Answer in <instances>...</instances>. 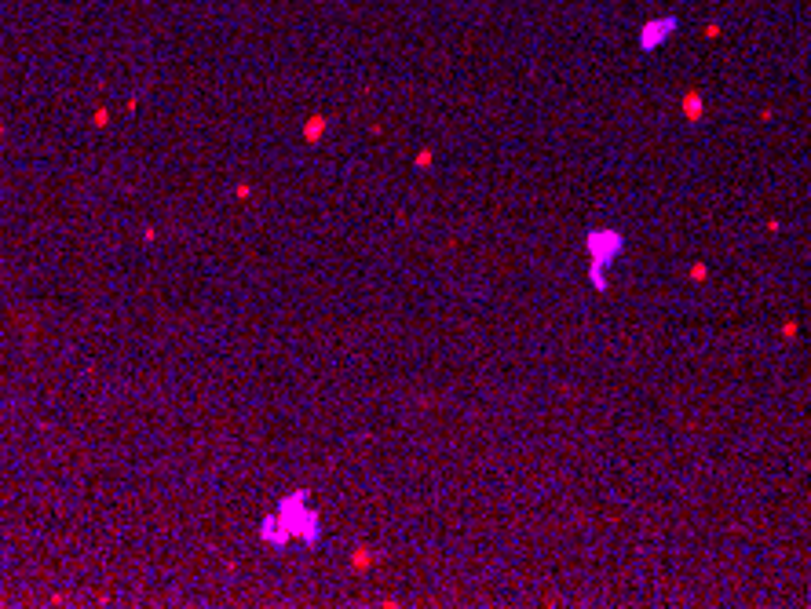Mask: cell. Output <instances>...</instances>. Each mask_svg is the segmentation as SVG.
I'll return each mask as SVG.
<instances>
[{
  "label": "cell",
  "mask_w": 811,
  "mask_h": 609,
  "mask_svg": "<svg viewBox=\"0 0 811 609\" xmlns=\"http://www.w3.org/2000/svg\"><path fill=\"white\" fill-rule=\"evenodd\" d=\"M307 500H311L307 489L285 493L278 500V507H274L271 515H264V522H259V540L271 544V547H285L289 540H300L304 547H318L322 522H318V511L307 507Z\"/></svg>",
  "instance_id": "1"
},
{
  "label": "cell",
  "mask_w": 811,
  "mask_h": 609,
  "mask_svg": "<svg viewBox=\"0 0 811 609\" xmlns=\"http://www.w3.org/2000/svg\"><path fill=\"white\" fill-rule=\"evenodd\" d=\"M585 252H588V267L611 270L625 252V233L617 227H592L585 233Z\"/></svg>",
  "instance_id": "2"
},
{
  "label": "cell",
  "mask_w": 811,
  "mask_h": 609,
  "mask_svg": "<svg viewBox=\"0 0 811 609\" xmlns=\"http://www.w3.org/2000/svg\"><path fill=\"white\" fill-rule=\"evenodd\" d=\"M676 33V19H651L647 26L640 30V48L643 51H654L658 44H662L665 37Z\"/></svg>",
  "instance_id": "3"
},
{
  "label": "cell",
  "mask_w": 811,
  "mask_h": 609,
  "mask_svg": "<svg viewBox=\"0 0 811 609\" xmlns=\"http://www.w3.org/2000/svg\"><path fill=\"white\" fill-rule=\"evenodd\" d=\"M351 570L355 573H366V570H373V565L380 562V551L377 547H369V544H355V551H351Z\"/></svg>",
  "instance_id": "4"
},
{
  "label": "cell",
  "mask_w": 811,
  "mask_h": 609,
  "mask_svg": "<svg viewBox=\"0 0 811 609\" xmlns=\"http://www.w3.org/2000/svg\"><path fill=\"white\" fill-rule=\"evenodd\" d=\"M702 114H706L702 95H698V91H687V95H683V117H687V121H702Z\"/></svg>",
  "instance_id": "5"
},
{
  "label": "cell",
  "mask_w": 811,
  "mask_h": 609,
  "mask_svg": "<svg viewBox=\"0 0 811 609\" xmlns=\"http://www.w3.org/2000/svg\"><path fill=\"white\" fill-rule=\"evenodd\" d=\"M325 128H329V121H325L322 114L307 117V124H304V139H307V143H318L322 135H325Z\"/></svg>",
  "instance_id": "6"
},
{
  "label": "cell",
  "mask_w": 811,
  "mask_h": 609,
  "mask_svg": "<svg viewBox=\"0 0 811 609\" xmlns=\"http://www.w3.org/2000/svg\"><path fill=\"white\" fill-rule=\"evenodd\" d=\"M588 285H592L596 292H607V288H611V281H607V270H603V267H588Z\"/></svg>",
  "instance_id": "7"
},
{
  "label": "cell",
  "mask_w": 811,
  "mask_h": 609,
  "mask_svg": "<svg viewBox=\"0 0 811 609\" xmlns=\"http://www.w3.org/2000/svg\"><path fill=\"white\" fill-rule=\"evenodd\" d=\"M432 161H435V150H432V146H424V150H420V154L413 157V168H420V172H428V168H432Z\"/></svg>",
  "instance_id": "8"
},
{
  "label": "cell",
  "mask_w": 811,
  "mask_h": 609,
  "mask_svg": "<svg viewBox=\"0 0 811 609\" xmlns=\"http://www.w3.org/2000/svg\"><path fill=\"white\" fill-rule=\"evenodd\" d=\"M687 274H691V281H706L709 267H706V263H691V270H687Z\"/></svg>",
  "instance_id": "9"
},
{
  "label": "cell",
  "mask_w": 811,
  "mask_h": 609,
  "mask_svg": "<svg viewBox=\"0 0 811 609\" xmlns=\"http://www.w3.org/2000/svg\"><path fill=\"white\" fill-rule=\"evenodd\" d=\"M249 193H253V186H249V183H238V186H234V197H238V201H245Z\"/></svg>",
  "instance_id": "10"
},
{
  "label": "cell",
  "mask_w": 811,
  "mask_h": 609,
  "mask_svg": "<svg viewBox=\"0 0 811 609\" xmlns=\"http://www.w3.org/2000/svg\"><path fill=\"white\" fill-rule=\"evenodd\" d=\"M782 336L793 339V336H796V321H786V325H782Z\"/></svg>",
  "instance_id": "11"
}]
</instances>
